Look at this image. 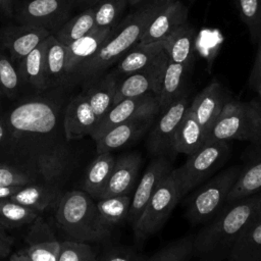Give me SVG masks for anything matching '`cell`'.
I'll return each instance as SVG.
<instances>
[{
  "label": "cell",
  "mask_w": 261,
  "mask_h": 261,
  "mask_svg": "<svg viewBox=\"0 0 261 261\" xmlns=\"http://www.w3.org/2000/svg\"><path fill=\"white\" fill-rule=\"evenodd\" d=\"M46 48L47 39L16 64L22 82L31 85L38 91L48 89L45 64Z\"/></svg>",
  "instance_id": "obj_32"
},
{
  "label": "cell",
  "mask_w": 261,
  "mask_h": 261,
  "mask_svg": "<svg viewBox=\"0 0 261 261\" xmlns=\"http://www.w3.org/2000/svg\"><path fill=\"white\" fill-rule=\"evenodd\" d=\"M242 166L232 165L210 177L189 198L186 217L193 224L211 220L225 206Z\"/></svg>",
  "instance_id": "obj_6"
},
{
  "label": "cell",
  "mask_w": 261,
  "mask_h": 261,
  "mask_svg": "<svg viewBox=\"0 0 261 261\" xmlns=\"http://www.w3.org/2000/svg\"><path fill=\"white\" fill-rule=\"evenodd\" d=\"M171 1L148 0L123 17L99 51L81 65L73 83L81 82L86 87L105 74L122 55L140 42L152 19Z\"/></svg>",
  "instance_id": "obj_2"
},
{
  "label": "cell",
  "mask_w": 261,
  "mask_h": 261,
  "mask_svg": "<svg viewBox=\"0 0 261 261\" xmlns=\"http://www.w3.org/2000/svg\"><path fill=\"white\" fill-rule=\"evenodd\" d=\"M182 198L179 182L172 169L159 184L134 226L136 243L142 244L159 231Z\"/></svg>",
  "instance_id": "obj_7"
},
{
  "label": "cell",
  "mask_w": 261,
  "mask_h": 261,
  "mask_svg": "<svg viewBox=\"0 0 261 261\" xmlns=\"http://www.w3.org/2000/svg\"><path fill=\"white\" fill-rule=\"evenodd\" d=\"M45 64L48 89L69 84L66 73V46L53 34L47 38Z\"/></svg>",
  "instance_id": "obj_31"
},
{
  "label": "cell",
  "mask_w": 261,
  "mask_h": 261,
  "mask_svg": "<svg viewBox=\"0 0 261 261\" xmlns=\"http://www.w3.org/2000/svg\"><path fill=\"white\" fill-rule=\"evenodd\" d=\"M40 213L10 199L0 200V225L4 228H15L31 224Z\"/></svg>",
  "instance_id": "obj_35"
},
{
  "label": "cell",
  "mask_w": 261,
  "mask_h": 261,
  "mask_svg": "<svg viewBox=\"0 0 261 261\" xmlns=\"http://www.w3.org/2000/svg\"><path fill=\"white\" fill-rule=\"evenodd\" d=\"M35 182L23 170L9 163H0V187L25 186Z\"/></svg>",
  "instance_id": "obj_41"
},
{
  "label": "cell",
  "mask_w": 261,
  "mask_h": 261,
  "mask_svg": "<svg viewBox=\"0 0 261 261\" xmlns=\"http://www.w3.org/2000/svg\"><path fill=\"white\" fill-rule=\"evenodd\" d=\"M92 247L87 243L76 241L61 242L58 261H97Z\"/></svg>",
  "instance_id": "obj_40"
},
{
  "label": "cell",
  "mask_w": 261,
  "mask_h": 261,
  "mask_svg": "<svg viewBox=\"0 0 261 261\" xmlns=\"http://www.w3.org/2000/svg\"><path fill=\"white\" fill-rule=\"evenodd\" d=\"M168 62V56L163 51L146 68L118 79L113 105L127 99L147 94H159L162 76Z\"/></svg>",
  "instance_id": "obj_11"
},
{
  "label": "cell",
  "mask_w": 261,
  "mask_h": 261,
  "mask_svg": "<svg viewBox=\"0 0 261 261\" xmlns=\"http://www.w3.org/2000/svg\"><path fill=\"white\" fill-rule=\"evenodd\" d=\"M190 104L189 94L186 91L166 109L160 112L161 115L154 123L147 140V149L151 155L155 157H168L174 154V136Z\"/></svg>",
  "instance_id": "obj_9"
},
{
  "label": "cell",
  "mask_w": 261,
  "mask_h": 261,
  "mask_svg": "<svg viewBox=\"0 0 261 261\" xmlns=\"http://www.w3.org/2000/svg\"><path fill=\"white\" fill-rule=\"evenodd\" d=\"M9 261H31L28 256L21 251H17L15 253H13L10 257H9Z\"/></svg>",
  "instance_id": "obj_47"
},
{
  "label": "cell",
  "mask_w": 261,
  "mask_h": 261,
  "mask_svg": "<svg viewBox=\"0 0 261 261\" xmlns=\"http://www.w3.org/2000/svg\"><path fill=\"white\" fill-rule=\"evenodd\" d=\"M193 236H186L164 246L145 261H190L193 257Z\"/></svg>",
  "instance_id": "obj_38"
},
{
  "label": "cell",
  "mask_w": 261,
  "mask_h": 261,
  "mask_svg": "<svg viewBox=\"0 0 261 261\" xmlns=\"http://www.w3.org/2000/svg\"><path fill=\"white\" fill-rule=\"evenodd\" d=\"M207 139L247 141L252 144L261 141V103L228 101L208 132Z\"/></svg>",
  "instance_id": "obj_5"
},
{
  "label": "cell",
  "mask_w": 261,
  "mask_h": 261,
  "mask_svg": "<svg viewBox=\"0 0 261 261\" xmlns=\"http://www.w3.org/2000/svg\"><path fill=\"white\" fill-rule=\"evenodd\" d=\"M236 3L251 41L257 43L261 37V0H236Z\"/></svg>",
  "instance_id": "obj_39"
},
{
  "label": "cell",
  "mask_w": 261,
  "mask_h": 261,
  "mask_svg": "<svg viewBox=\"0 0 261 261\" xmlns=\"http://www.w3.org/2000/svg\"><path fill=\"white\" fill-rule=\"evenodd\" d=\"M12 245V239L6 233L4 227L0 225V259L9 255Z\"/></svg>",
  "instance_id": "obj_44"
},
{
  "label": "cell",
  "mask_w": 261,
  "mask_h": 261,
  "mask_svg": "<svg viewBox=\"0 0 261 261\" xmlns=\"http://www.w3.org/2000/svg\"><path fill=\"white\" fill-rule=\"evenodd\" d=\"M172 165L168 157L158 156L148 165L143 176L141 177L133 199L127 215V220L134 225L152 197L153 193L159 186L160 181L172 170Z\"/></svg>",
  "instance_id": "obj_14"
},
{
  "label": "cell",
  "mask_w": 261,
  "mask_h": 261,
  "mask_svg": "<svg viewBox=\"0 0 261 261\" xmlns=\"http://www.w3.org/2000/svg\"><path fill=\"white\" fill-rule=\"evenodd\" d=\"M226 261H261L260 212L241 233Z\"/></svg>",
  "instance_id": "obj_27"
},
{
  "label": "cell",
  "mask_w": 261,
  "mask_h": 261,
  "mask_svg": "<svg viewBox=\"0 0 261 261\" xmlns=\"http://www.w3.org/2000/svg\"><path fill=\"white\" fill-rule=\"evenodd\" d=\"M3 95V92H2V90H1V88H0V97Z\"/></svg>",
  "instance_id": "obj_53"
},
{
  "label": "cell",
  "mask_w": 261,
  "mask_h": 261,
  "mask_svg": "<svg viewBox=\"0 0 261 261\" xmlns=\"http://www.w3.org/2000/svg\"><path fill=\"white\" fill-rule=\"evenodd\" d=\"M207 141V132L200 124L190 106L175 133L173 153L187 156L198 151Z\"/></svg>",
  "instance_id": "obj_26"
},
{
  "label": "cell",
  "mask_w": 261,
  "mask_h": 261,
  "mask_svg": "<svg viewBox=\"0 0 261 261\" xmlns=\"http://www.w3.org/2000/svg\"><path fill=\"white\" fill-rule=\"evenodd\" d=\"M229 154V142L207 139L198 151L188 156L181 166L173 168L182 196L209 179L227 161Z\"/></svg>",
  "instance_id": "obj_8"
},
{
  "label": "cell",
  "mask_w": 261,
  "mask_h": 261,
  "mask_svg": "<svg viewBox=\"0 0 261 261\" xmlns=\"http://www.w3.org/2000/svg\"><path fill=\"white\" fill-rule=\"evenodd\" d=\"M188 70V66L175 63L168 58V62L162 76L160 91L157 96L160 112L166 109L174 100L187 91L186 79Z\"/></svg>",
  "instance_id": "obj_28"
},
{
  "label": "cell",
  "mask_w": 261,
  "mask_h": 261,
  "mask_svg": "<svg viewBox=\"0 0 261 261\" xmlns=\"http://www.w3.org/2000/svg\"><path fill=\"white\" fill-rule=\"evenodd\" d=\"M147 257L129 247H117L107 251L97 261H145Z\"/></svg>",
  "instance_id": "obj_42"
},
{
  "label": "cell",
  "mask_w": 261,
  "mask_h": 261,
  "mask_svg": "<svg viewBox=\"0 0 261 261\" xmlns=\"http://www.w3.org/2000/svg\"><path fill=\"white\" fill-rule=\"evenodd\" d=\"M155 117L135 118L119 123L95 141L97 154L111 153L140 139L153 124Z\"/></svg>",
  "instance_id": "obj_19"
},
{
  "label": "cell",
  "mask_w": 261,
  "mask_h": 261,
  "mask_svg": "<svg viewBox=\"0 0 261 261\" xmlns=\"http://www.w3.org/2000/svg\"><path fill=\"white\" fill-rule=\"evenodd\" d=\"M27 236L28 246L21 251L31 261H58L61 242H59L50 226L41 216L32 223Z\"/></svg>",
  "instance_id": "obj_16"
},
{
  "label": "cell",
  "mask_w": 261,
  "mask_h": 261,
  "mask_svg": "<svg viewBox=\"0 0 261 261\" xmlns=\"http://www.w3.org/2000/svg\"><path fill=\"white\" fill-rule=\"evenodd\" d=\"M128 0H99L92 6L96 30L113 29L121 20Z\"/></svg>",
  "instance_id": "obj_34"
},
{
  "label": "cell",
  "mask_w": 261,
  "mask_h": 261,
  "mask_svg": "<svg viewBox=\"0 0 261 261\" xmlns=\"http://www.w3.org/2000/svg\"><path fill=\"white\" fill-rule=\"evenodd\" d=\"M23 186H11V187H0V200L9 199Z\"/></svg>",
  "instance_id": "obj_46"
},
{
  "label": "cell",
  "mask_w": 261,
  "mask_h": 261,
  "mask_svg": "<svg viewBox=\"0 0 261 261\" xmlns=\"http://www.w3.org/2000/svg\"><path fill=\"white\" fill-rule=\"evenodd\" d=\"M55 218L72 241L98 243L111 234L112 226L102 218L94 198L85 191L72 190L62 195Z\"/></svg>",
  "instance_id": "obj_4"
},
{
  "label": "cell",
  "mask_w": 261,
  "mask_h": 261,
  "mask_svg": "<svg viewBox=\"0 0 261 261\" xmlns=\"http://www.w3.org/2000/svg\"><path fill=\"white\" fill-rule=\"evenodd\" d=\"M115 158L111 153H101L89 165L83 181V189L95 200H99L114 167Z\"/></svg>",
  "instance_id": "obj_30"
},
{
  "label": "cell",
  "mask_w": 261,
  "mask_h": 261,
  "mask_svg": "<svg viewBox=\"0 0 261 261\" xmlns=\"http://www.w3.org/2000/svg\"><path fill=\"white\" fill-rule=\"evenodd\" d=\"M132 199L129 195H121L99 199L96 204L102 218L113 226L127 219Z\"/></svg>",
  "instance_id": "obj_36"
},
{
  "label": "cell",
  "mask_w": 261,
  "mask_h": 261,
  "mask_svg": "<svg viewBox=\"0 0 261 261\" xmlns=\"http://www.w3.org/2000/svg\"><path fill=\"white\" fill-rule=\"evenodd\" d=\"M56 103L30 98L15 105L5 117L0 143L6 163L27 172L35 182L60 186L70 164V152L59 125Z\"/></svg>",
  "instance_id": "obj_1"
},
{
  "label": "cell",
  "mask_w": 261,
  "mask_h": 261,
  "mask_svg": "<svg viewBox=\"0 0 261 261\" xmlns=\"http://www.w3.org/2000/svg\"><path fill=\"white\" fill-rule=\"evenodd\" d=\"M142 158L139 153L125 154L115 160L110 178L101 198L129 195L137 184Z\"/></svg>",
  "instance_id": "obj_21"
},
{
  "label": "cell",
  "mask_w": 261,
  "mask_h": 261,
  "mask_svg": "<svg viewBox=\"0 0 261 261\" xmlns=\"http://www.w3.org/2000/svg\"><path fill=\"white\" fill-rule=\"evenodd\" d=\"M113 29H94L83 38L66 46V73L69 84L73 83L74 75L81 65L94 56L107 41Z\"/></svg>",
  "instance_id": "obj_22"
},
{
  "label": "cell",
  "mask_w": 261,
  "mask_h": 261,
  "mask_svg": "<svg viewBox=\"0 0 261 261\" xmlns=\"http://www.w3.org/2000/svg\"><path fill=\"white\" fill-rule=\"evenodd\" d=\"M254 91L258 94V97H259V102L261 103V81L259 82V84L256 86V88L254 89Z\"/></svg>",
  "instance_id": "obj_50"
},
{
  "label": "cell",
  "mask_w": 261,
  "mask_h": 261,
  "mask_svg": "<svg viewBox=\"0 0 261 261\" xmlns=\"http://www.w3.org/2000/svg\"><path fill=\"white\" fill-rule=\"evenodd\" d=\"M188 8L179 0H172L152 19L139 43L162 42L174 31L187 23Z\"/></svg>",
  "instance_id": "obj_17"
},
{
  "label": "cell",
  "mask_w": 261,
  "mask_h": 261,
  "mask_svg": "<svg viewBox=\"0 0 261 261\" xmlns=\"http://www.w3.org/2000/svg\"><path fill=\"white\" fill-rule=\"evenodd\" d=\"M196 31L188 22L163 41V49L169 60L190 66L193 59Z\"/></svg>",
  "instance_id": "obj_29"
},
{
  "label": "cell",
  "mask_w": 261,
  "mask_h": 261,
  "mask_svg": "<svg viewBox=\"0 0 261 261\" xmlns=\"http://www.w3.org/2000/svg\"><path fill=\"white\" fill-rule=\"evenodd\" d=\"M52 33L45 28L17 24L0 29V44L7 51L11 59L18 63Z\"/></svg>",
  "instance_id": "obj_13"
},
{
  "label": "cell",
  "mask_w": 261,
  "mask_h": 261,
  "mask_svg": "<svg viewBox=\"0 0 261 261\" xmlns=\"http://www.w3.org/2000/svg\"><path fill=\"white\" fill-rule=\"evenodd\" d=\"M0 11L8 17L13 15L14 0H0Z\"/></svg>",
  "instance_id": "obj_45"
},
{
  "label": "cell",
  "mask_w": 261,
  "mask_h": 261,
  "mask_svg": "<svg viewBox=\"0 0 261 261\" xmlns=\"http://www.w3.org/2000/svg\"><path fill=\"white\" fill-rule=\"evenodd\" d=\"M95 28L94 12L92 7L84 9L81 13L69 18L53 35L65 46L83 38Z\"/></svg>",
  "instance_id": "obj_33"
},
{
  "label": "cell",
  "mask_w": 261,
  "mask_h": 261,
  "mask_svg": "<svg viewBox=\"0 0 261 261\" xmlns=\"http://www.w3.org/2000/svg\"><path fill=\"white\" fill-rule=\"evenodd\" d=\"M22 83L17 65L14 64L9 54L0 48V88L3 95L9 99L15 98L18 95Z\"/></svg>",
  "instance_id": "obj_37"
},
{
  "label": "cell",
  "mask_w": 261,
  "mask_h": 261,
  "mask_svg": "<svg viewBox=\"0 0 261 261\" xmlns=\"http://www.w3.org/2000/svg\"><path fill=\"white\" fill-rule=\"evenodd\" d=\"M147 0H128V4L130 5V6H136V5H139V4H141V3H144V2H146Z\"/></svg>",
  "instance_id": "obj_51"
},
{
  "label": "cell",
  "mask_w": 261,
  "mask_h": 261,
  "mask_svg": "<svg viewBox=\"0 0 261 261\" xmlns=\"http://www.w3.org/2000/svg\"><path fill=\"white\" fill-rule=\"evenodd\" d=\"M257 44H258L257 53H256L255 61L253 63V67L249 76V86L253 91L261 81V37L259 38Z\"/></svg>",
  "instance_id": "obj_43"
},
{
  "label": "cell",
  "mask_w": 261,
  "mask_h": 261,
  "mask_svg": "<svg viewBox=\"0 0 261 261\" xmlns=\"http://www.w3.org/2000/svg\"><path fill=\"white\" fill-rule=\"evenodd\" d=\"M228 101L226 91L222 85L214 81L206 86L191 102L190 109L207 132V135Z\"/></svg>",
  "instance_id": "obj_18"
},
{
  "label": "cell",
  "mask_w": 261,
  "mask_h": 261,
  "mask_svg": "<svg viewBox=\"0 0 261 261\" xmlns=\"http://www.w3.org/2000/svg\"><path fill=\"white\" fill-rule=\"evenodd\" d=\"M163 51V41L151 44L138 43L115 63L112 71L118 79L140 71L150 65Z\"/></svg>",
  "instance_id": "obj_25"
},
{
  "label": "cell",
  "mask_w": 261,
  "mask_h": 261,
  "mask_svg": "<svg viewBox=\"0 0 261 261\" xmlns=\"http://www.w3.org/2000/svg\"><path fill=\"white\" fill-rule=\"evenodd\" d=\"M4 136H5V122H4V119L0 117V143L4 139Z\"/></svg>",
  "instance_id": "obj_49"
},
{
  "label": "cell",
  "mask_w": 261,
  "mask_h": 261,
  "mask_svg": "<svg viewBox=\"0 0 261 261\" xmlns=\"http://www.w3.org/2000/svg\"><path fill=\"white\" fill-rule=\"evenodd\" d=\"M259 194L225 205L194 237L193 257L197 261H226L241 233L259 213Z\"/></svg>",
  "instance_id": "obj_3"
},
{
  "label": "cell",
  "mask_w": 261,
  "mask_h": 261,
  "mask_svg": "<svg viewBox=\"0 0 261 261\" xmlns=\"http://www.w3.org/2000/svg\"><path fill=\"white\" fill-rule=\"evenodd\" d=\"M76 0H28L16 10L20 24L45 28L52 34L69 19Z\"/></svg>",
  "instance_id": "obj_10"
},
{
  "label": "cell",
  "mask_w": 261,
  "mask_h": 261,
  "mask_svg": "<svg viewBox=\"0 0 261 261\" xmlns=\"http://www.w3.org/2000/svg\"><path fill=\"white\" fill-rule=\"evenodd\" d=\"M261 193V141L252 144L225 205Z\"/></svg>",
  "instance_id": "obj_20"
},
{
  "label": "cell",
  "mask_w": 261,
  "mask_h": 261,
  "mask_svg": "<svg viewBox=\"0 0 261 261\" xmlns=\"http://www.w3.org/2000/svg\"><path fill=\"white\" fill-rule=\"evenodd\" d=\"M61 197L60 186L47 182H32L21 187L9 199L41 213L52 205L58 204Z\"/></svg>",
  "instance_id": "obj_23"
},
{
  "label": "cell",
  "mask_w": 261,
  "mask_h": 261,
  "mask_svg": "<svg viewBox=\"0 0 261 261\" xmlns=\"http://www.w3.org/2000/svg\"><path fill=\"white\" fill-rule=\"evenodd\" d=\"M118 76L112 70L84 87L90 105L100 121L112 108L116 93Z\"/></svg>",
  "instance_id": "obj_24"
},
{
  "label": "cell",
  "mask_w": 261,
  "mask_h": 261,
  "mask_svg": "<svg viewBox=\"0 0 261 261\" xmlns=\"http://www.w3.org/2000/svg\"><path fill=\"white\" fill-rule=\"evenodd\" d=\"M86 93L83 91L67 104L63 115V130L66 140H79L91 136L98 124Z\"/></svg>",
  "instance_id": "obj_15"
},
{
  "label": "cell",
  "mask_w": 261,
  "mask_h": 261,
  "mask_svg": "<svg viewBox=\"0 0 261 261\" xmlns=\"http://www.w3.org/2000/svg\"><path fill=\"white\" fill-rule=\"evenodd\" d=\"M159 113L160 106L158 98L154 94L124 99L112 106L107 114L98 122L91 137L96 141L119 123L135 118L156 117Z\"/></svg>",
  "instance_id": "obj_12"
},
{
  "label": "cell",
  "mask_w": 261,
  "mask_h": 261,
  "mask_svg": "<svg viewBox=\"0 0 261 261\" xmlns=\"http://www.w3.org/2000/svg\"><path fill=\"white\" fill-rule=\"evenodd\" d=\"M99 0H76L75 1V5L84 8V9H87V8H90L92 7L93 5H95ZM83 9V10H84Z\"/></svg>",
  "instance_id": "obj_48"
},
{
  "label": "cell",
  "mask_w": 261,
  "mask_h": 261,
  "mask_svg": "<svg viewBox=\"0 0 261 261\" xmlns=\"http://www.w3.org/2000/svg\"><path fill=\"white\" fill-rule=\"evenodd\" d=\"M259 195H260V208H259V212L261 213V193Z\"/></svg>",
  "instance_id": "obj_52"
}]
</instances>
